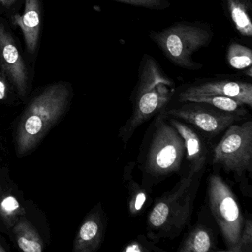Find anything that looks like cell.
<instances>
[{
	"mask_svg": "<svg viewBox=\"0 0 252 252\" xmlns=\"http://www.w3.org/2000/svg\"><path fill=\"white\" fill-rule=\"evenodd\" d=\"M185 156L182 137L163 110L158 113L144 132L137 157L141 185L153 189L173 174H180Z\"/></svg>",
	"mask_w": 252,
	"mask_h": 252,
	"instance_id": "1",
	"label": "cell"
},
{
	"mask_svg": "<svg viewBox=\"0 0 252 252\" xmlns=\"http://www.w3.org/2000/svg\"><path fill=\"white\" fill-rule=\"evenodd\" d=\"M206 169H187L172 189L155 199L146 223L150 240L156 244L161 240H172L189 226Z\"/></svg>",
	"mask_w": 252,
	"mask_h": 252,
	"instance_id": "2",
	"label": "cell"
},
{
	"mask_svg": "<svg viewBox=\"0 0 252 252\" xmlns=\"http://www.w3.org/2000/svg\"><path fill=\"white\" fill-rule=\"evenodd\" d=\"M175 89L172 79L154 57L144 54L140 63L138 81L131 94L132 113L118 136L126 148L137 129L163 111L172 101Z\"/></svg>",
	"mask_w": 252,
	"mask_h": 252,
	"instance_id": "3",
	"label": "cell"
},
{
	"mask_svg": "<svg viewBox=\"0 0 252 252\" xmlns=\"http://www.w3.org/2000/svg\"><path fill=\"white\" fill-rule=\"evenodd\" d=\"M210 164L215 172L222 169L232 174L245 197H252L249 183L252 174V121L234 124L223 132L218 144L213 146Z\"/></svg>",
	"mask_w": 252,
	"mask_h": 252,
	"instance_id": "4",
	"label": "cell"
},
{
	"mask_svg": "<svg viewBox=\"0 0 252 252\" xmlns=\"http://www.w3.org/2000/svg\"><path fill=\"white\" fill-rule=\"evenodd\" d=\"M70 98L67 85H51L36 96L26 109L17 133V153L33 150L64 113Z\"/></svg>",
	"mask_w": 252,
	"mask_h": 252,
	"instance_id": "5",
	"label": "cell"
},
{
	"mask_svg": "<svg viewBox=\"0 0 252 252\" xmlns=\"http://www.w3.org/2000/svg\"><path fill=\"white\" fill-rule=\"evenodd\" d=\"M163 55L175 65L189 70L202 68L193 55L210 45L214 33L210 25L201 22H179L149 34Z\"/></svg>",
	"mask_w": 252,
	"mask_h": 252,
	"instance_id": "6",
	"label": "cell"
},
{
	"mask_svg": "<svg viewBox=\"0 0 252 252\" xmlns=\"http://www.w3.org/2000/svg\"><path fill=\"white\" fill-rule=\"evenodd\" d=\"M206 206L223 238L225 249L220 252H233L240 240L245 219L235 194L215 171L207 178Z\"/></svg>",
	"mask_w": 252,
	"mask_h": 252,
	"instance_id": "7",
	"label": "cell"
},
{
	"mask_svg": "<svg viewBox=\"0 0 252 252\" xmlns=\"http://www.w3.org/2000/svg\"><path fill=\"white\" fill-rule=\"evenodd\" d=\"M163 111L168 117L189 124L211 141L231 125L251 119L250 116L228 113L206 103L196 101L172 100Z\"/></svg>",
	"mask_w": 252,
	"mask_h": 252,
	"instance_id": "8",
	"label": "cell"
},
{
	"mask_svg": "<svg viewBox=\"0 0 252 252\" xmlns=\"http://www.w3.org/2000/svg\"><path fill=\"white\" fill-rule=\"evenodd\" d=\"M194 95H216L230 97L243 104L252 107V84L244 81L221 80L200 81L187 85L181 89L175 91L172 99H180Z\"/></svg>",
	"mask_w": 252,
	"mask_h": 252,
	"instance_id": "9",
	"label": "cell"
},
{
	"mask_svg": "<svg viewBox=\"0 0 252 252\" xmlns=\"http://www.w3.org/2000/svg\"><path fill=\"white\" fill-rule=\"evenodd\" d=\"M169 123L179 132L184 141L186 148L185 158L187 169H206L212 160L213 144L200 131L189 124L175 119L168 117Z\"/></svg>",
	"mask_w": 252,
	"mask_h": 252,
	"instance_id": "10",
	"label": "cell"
},
{
	"mask_svg": "<svg viewBox=\"0 0 252 252\" xmlns=\"http://www.w3.org/2000/svg\"><path fill=\"white\" fill-rule=\"evenodd\" d=\"M0 64L9 76L19 94L25 95L27 90L28 72L11 33L0 23Z\"/></svg>",
	"mask_w": 252,
	"mask_h": 252,
	"instance_id": "11",
	"label": "cell"
},
{
	"mask_svg": "<svg viewBox=\"0 0 252 252\" xmlns=\"http://www.w3.org/2000/svg\"><path fill=\"white\" fill-rule=\"evenodd\" d=\"M198 220L187 231L178 246L177 252H220L218 249V234L209 217L207 206L202 209Z\"/></svg>",
	"mask_w": 252,
	"mask_h": 252,
	"instance_id": "12",
	"label": "cell"
},
{
	"mask_svg": "<svg viewBox=\"0 0 252 252\" xmlns=\"http://www.w3.org/2000/svg\"><path fill=\"white\" fill-rule=\"evenodd\" d=\"M107 217L101 203L87 215L73 244L74 252H95L101 248L107 230Z\"/></svg>",
	"mask_w": 252,
	"mask_h": 252,
	"instance_id": "13",
	"label": "cell"
},
{
	"mask_svg": "<svg viewBox=\"0 0 252 252\" xmlns=\"http://www.w3.org/2000/svg\"><path fill=\"white\" fill-rule=\"evenodd\" d=\"M136 161L126 163L124 168L123 183L127 189V209L132 217L142 215L153 203V189L143 187L133 179V170Z\"/></svg>",
	"mask_w": 252,
	"mask_h": 252,
	"instance_id": "14",
	"label": "cell"
},
{
	"mask_svg": "<svg viewBox=\"0 0 252 252\" xmlns=\"http://www.w3.org/2000/svg\"><path fill=\"white\" fill-rule=\"evenodd\" d=\"M14 24L21 29L26 48L33 54L37 48L41 28L40 5L39 0H26L24 14H16Z\"/></svg>",
	"mask_w": 252,
	"mask_h": 252,
	"instance_id": "15",
	"label": "cell"
},
{
	"mask_svg": "<svg viewBox=\"0 0 252 252\" xmlns=\"http://www.w3.org/2000/svg\"><path fill=\"white\" fill-rule=\"evenodd\" d=\"M224 12L239 34L252 36V0H221Z\"/></svg>",
	"mask_w": 252,
	"mask_h": 252,
	"instance_id": "16",
	"label": "cell"
},
{
	"mask_svg": "<svg viewBox=\"0 0 252 252\" xmlns=\"http://www.w3.org/2000/svg\"><path fill=\"white\" fill-rule=\"evenodd\" d=\"M172 100L206 103V104H209V105L222 110V111L250 116L249 110H247L245 104L234 98H230V97L216 95H194L184 97L180 99Z\"/></svg>",
	"mask_w": 252,
	"mask_h": 252,
	"instance_id": "17",
	"label": "cell"
},
{
	"mask_svg": "<svg viewBox=\"0 0 252 252\" xmlns=\"http://www.w3.org/2000/svg\"><path fill=\"white\" fill-rule=\"evenodd\" d=\"M17 245L25 252H41L44 245L36 230L27 220L19 222L14 228Z\"/></svg>",
	"mask_w": 252,
	"mask_h": 252,
	"instance_id": "18",
	"label": "cell"
},
{
	"mask_svg": "<svg viewBox=\"0 0 252 252\" xmlns=\"http://www.w3.org/2000/svg\"><path fill=\"white\" fill-rule=\"evenodd\" d=\"M227 62L230 67L236 70H246L252 69V51L251 48L244 45H240L237 42H231L227 48ZM249 77L252 75L249 74Z\"/></svg>",
	"mask_w": 252,
	"mask_h": 252,
	"instance_id": "19",
	"label": "cell"
},
{
	"mask_svg": "<svg viewBox=\"0 0 252 252\" xmlns=\"http://www.w3.org/2000/svg\"><path fill=\"white\" fill-rule=\"evenodd\" d=\"M121 252H163V249L156 246L147 236L139 234L136 238L126 243L120 250Z\"/></svg>",
	"mask_w": 252,
	"mask_h": 252,
	"instance_id": "20",
	"label": "cell"
},
{
	"mask_svg": "<svg viewBox=\"0 0 252 252\" xmlns=\"http://www.w3.org/2000/svg\"><path fill=\"white\" fill-rule=\"evenodd\" d=\"M233 252H252V220L251 215L244 220L240 240Z\"/></svg>",
	"mask_w": 252,
	"mask_h": 252,
	"instance_id": "21",
	"label": "cell"
},
{
	"mask_svg": "<svg viewBox=\"0 0 252 252\" xmlns=\"http://www.w3.org/2000/svg\"><path fill=\"white\" fill-rule=\"evenodd\" d=\"M115 2L142 7L150 10H164L170 8L171 4L168 0H112Z\"/></svg>",
	"mask_w": 252,
	"mask_h": 252,
	"instance_id": "22",
	"label": "cell"
},
{
	"mask_svg": "<svg viewBox=\"0 0 252 252\" xmlns=\"http://www.w3.org/2000/svg\"><path fill=\"white\" fill-rule=\"evenodd\" d=\"M20 207V203L17 199L12 196H8L0 203V212L2 216L7 219H11L18 213Z\"/></svg>",
	"mask_w": 252,
	"mask_h": 252,
	"instance_id": "23",
	"label": "cell"
},
{
	"mask_svg": "<svg viewBox=\"0 0 252 252\" xmlns=\"http://www.w3.org/2000/svg\"><path fill=\"white\" fill-rule=\"evenodd\" d=\"M7 87L2 76L0 75V100L5 98L6 95Z\"/></svg>",
	"mask_w": 252,
	"mask_h": 252,
	"instance_id": "24",
	"label": "cell"
},
{
	"mask_svg": "<svg viewBox=\"0 0 252 252\" xmlns=\"http://www.w3.org/2000/svg\"><path fill=\"white\" fill-rule=\"evenodd\" d=\"M15 0H0V3L5 7H10L14 3Z\"/></svg>",
	"mask_w": 252,
	"mask_h": 252,
	"instance_id": "25",
	"label": "cell"
},
{
	"mask_svg": "<svg viewBox=\"0 0 252 252\" xmlns=\"http://www.w3.org/2000/svg\"><path fill=\"white\" fill-rule=\"evenodd\" d=\"M5 252V249L2 247V245L0 244V252Z\"/></svg>",
	"mask_w": 252,
	"mask_h": 252,
	"instance_id": "26",
	"label": "cell"
}]
</instances>
